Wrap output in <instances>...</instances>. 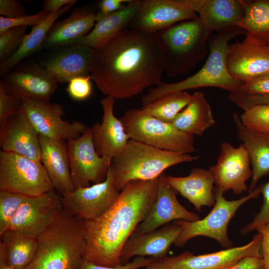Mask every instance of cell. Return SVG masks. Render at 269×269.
<instances>
[{
    "label": "cell",
    "instance_id": "obj_1",
    "mask_svg": "<svg viewBox=\"0 0 269 269\" xmlns=\"http://www.w3.org/2000/svg\"><path fill=\"white\" fill-rule=\"evenodd\" d=\"M164 67L156 33L128 28L92 48L90 75L98 89L115 99L130 98L162 81Z\"/></svg>",
    "mask_w": 269,
    "mask_h": 269
},
{
    "label": "cell",
    "instance_id": "obj_2",
    "mask_svg": "<svg viewBox=\"0 0 269 269\" xmlns=\"http://www.w3.org/2000/svg\"><path fill=\"white\" fill-rule=\"evenodd\" d=\"M158 181L159 177L129 182L105 213L83 221V260L104 266L122 265V250L154 203Z\"/></svg>",
    "mask_w": 269,
    "mask_h": 269
},
{
    "label": "cell",
    "instance_id": "obj_3",
    "mask_svg": "<svg viewBox=\"0 0 269 269\" xmlns=\"http://www.w3.org/2000/svg\"><path fill=\"white\" fill-rule=\"evenodd\" d=\"M244 34H246V32L239 26L216 32L209 41L208 56L198 72L179 82L171 83L161 82L156 87L149 89L147 93L142 97V105L151 102L171 92L203 87H216L230 93H237L243 83L229 73L226 57L229 41Z\"/></svg>",
    "mask_w": 269,
    "mask_h": 269
},
{
    "label": "cell",
    "instance_id": "obj_4",
    "mask_svg": "<svg viewBox=\"0 0 269 269\" xmlns=\"http://www.w3.org/2000/svg\"><path fill=\"white\" fill-rule=\"evenodd\" d=\"M36 238V253L24 269H80L83 220L62 208L53 223Z\"/></svg>",
    "mask_w": 269,
    "mask_h": 269
},
{
    "label": "cell",
    "instance_id": "obj_5",
    "mask_svg": "<svg viewBox=\"0 0 269 269\" xmlns=\"http://www.w3.org/2000/svg\"><path fill=\"white\" fill-rule=\"evenodd\" d=\"M211 33L199 17L156 32L166 74L177 77L194 68L209 53L207 43Z\"/></svg>",
    "mask_w": 269,
    "mask_h": 269
},
{
    "label": "cell",
    "instance_id": "obj_6",
    "mask_svg": "<svg viewBox=\"0 0 269 269\" xmlns=\"http://www.w3.org/2000/svg\"><path fill=\"white\" fill-rule=\"evenodd\" d=\"M198 159L190 154L165 150L130 139L112 160L116 173L115 187L121 191L131 181L153 180L170 167Z\"/></svg>",
    "mask_w": 269,
    "mask_h": 269
},
{
    "label": "cell",
    "instance_id": "obj_7",
    "mask_svg": "<svg viewBox=\"0 0 269 269\" xmlns=\"http://www.w3.org/2000/svg\"><path fill=\"white\" fill-rule=\"evenodd\" d=\"M130 139L168 151L190 154L195 151L194 136L159 120L142 109L127 110L120 118Z\"/></svg>",
    "mask_w": 269,
    "mask_h": 269
},
{
    "label": "cell",
    "instance_id": "obj_8",
    "mask_svg": "<svg viewBox=\"0 0 269 269\" xmlns=\"http://www.w3.org/2000/svg\"><path fill=\"white\" fill-rule=\"evenodd\" d=\"M215 203L211 211L202 219L193 222L178 220L181 233L174 245L183 247L188 241L197 236H204L216 240L226 249L232 247L228 234L229 224L238 210L245 203L258 198L261 194L258 188L239 199L228 200L223 193L214 191Z\"/></svg>",
    "mask_w": 269,
    "mask_h": 269
},
{
    "label": "cell",
    "instance_id": "obj_9",
    "mask_svg": "<svg viewBox=\"0 0 269 269\" xmlns=\"http://www.w3.org/2000/svg\"><path fill=\"white\" fill-rule=\"evenodd\" d=\"M40 161L0 151V190L36 196L54 190Z\"/></svg>",
    "mask_w": 269,
    "mask_h": 269
},
{
    "label": "cell",
    "instance_id": "obj_10",
    "mask_svg": "<svg viewBox=\"0 0 269 269\" xmlns=\"http://www.w3.org/2000/svg\"><path fill=\"white\" fill-rule=\"evenodd\" d=\"M116 173L111 164L105 179L88 187L60 194L63 209L83 221L95 219L116 201L120 191L115 187Z\"/></svg>",
    "mask_w": 269,
    "mask_h": 269
},
{
    "label": "cell",
    "instance_id": "obj_11",
    "mask_svg": "<svg viewBox=\"0 0 269 269\" xmlns=\"http://www.w3.org/2000/svg\"><path fill=\"white\" fill-rule=\"evenodd\" d=\"M203 0H142L130 28L156 33L182 21L198 18Z\"/></svg>",
    "mask_w": 269,
    "mask_h": 269
},
{
    "label": "cell",
    "instance_id": "obj_12",
    "mask_svg": "<svg viewBox=\"0 0 269 269\" xmlns=\"http://www.w3.org/2000/svg\"><path fill=\"white\" fill-rule=\"evenodd\" d=\"M69 163L74 188L104 181L112 163V158L101 156L93 142L91 128L67 141Z\"/></svg>",
    "mask_w": 269,
    "mask_h": 269
},
{
    "label": "cell",
    "instance_id": "obj_13",
    "mask_svg": "<svg viewBox=\"0 0 269 269\" xmlns=\"http://www.w3.org/2000/svg\"><path fill=\"white\" fill-rule=\"evenodd\" d=\"M20 112L26 116L39 134L50 139L68 140L75 138L87 127L81 122L64 121L63 106L50 101H21Z\"/></svg>",
    "mask_w": 269,
    "mask_h": 269
},
{
    "label": "cell",
    "instance_id": "obj_14",
    "mask_svg": "<svg viewBox=\"0 0 269 269\" xmlns=\"http://www.w3.org/2000/svg\"><path fill=\"white\" fill-rule=\"evenodd\" d=\"M220 148L216 163L209 168L216 189L223 193L232 190L234 195H240L248 190L246 182L253 175L248 152L242 143L236 147L225 141Z\"/></svg>",
    "mask_w": 269,
    "mask_h": 269
},
{
    "label": "cell",
    "instance_id": "obj_15",
    "mask_svg": "<svg viewBox=\"0 0 269 269\" xmlns=\"http://www.w3.org/2000/svg\"><path fill=\"white\" fill-rule=\"evenodd\" d=\"M2 77L6 92L21 101H50L57 88V83L35 62L15 67Z\"/></svg>",
    "mask_w": 269,
    "mask_h": 269
},
{
    "label": "cell",
    "instance_id": "obj_16",
    "mask_svg": "<svg viewBox=\"0 0 269 269\" xmlns=\"http://www.w3.org/2000/svg\"><path fill=\"white\" fill-rule=\"evenodd\" d=\"M62 208L61 195L55 189L28 196L12 219L9 229L36 238L53 223Z\"/></svg>",
    "mask_w": 269,
    "mask_h": 269
},
{
    "label": "cell",
    "instance_id": "obj_17",
    "mask_svg": "<svg viewBox=\"0 0 269 269\" xmlns=\"http://www.w3.org/2000/svg\"><path fill=\"white\" fill-rule=\"evenodd\" d=\"M226 63L233 78L250 82L269 72V46L246 34L243 41L229 44Z\"/></svg>",
    "mask_w": 269,
    "mask_h": 269
},
{
    "label": "cell",
    "instance_id": "obj_18",
    "mask_svg": "<svg viewBox=\"0 0 269 269\" xmlns=\"http://www.w3.org/2000/svg\"><path fill=\"white\" fill-rule=\"evenodd\" d=\"M261 243V234L258 233L249 243L242 246L198 255L185 251L167 256L164 261L171 269H227L245 257H262Z\"/></svg>",
    "mask_w": 269,
    "mask_h": 269
},
{
    "label": "cell",
    "instance_id": "obj_19",
    "mask_svg": "<svg viewBox=\"0 0 269 269\" xmlns=\"http://www.w3.org/2000/svg\"><path fill=\"white\" fill-rule=\"evenodd\" d=\"M176 191L168 184L164 173L159 176L156 199L148 214L134 232L146 233L172 221L193 222L200 219L196 214L186 209L178 201Z\"/></svg>",
    "mask_w": 269,
    "mask_h": 269
},
{
    "label": "cell",
    "instance_id": "obj_20",
    "mask_svg": "<svg viewBox=\"0 0 269 269\" xmlns=\"http://www.w3.org/2000/svg\"><path fill=\"white\" fill-rule=\"evenodd\" d=\"M181 230V226L174 221L150 232L139 234L134 232L122 250V265L136 257L149 256L155 260L164 259Z\"/></svg>",
    "mask_w": 269,
    "mask_h": 269
},
{
    "label": "cell",
    "instance_id": "obj_21",
    "mask_svg": "<svg viewBox=\"0 0 269 269\" xmlns=\"http://www.w3.org/2000/svg\"><path fill=\"white\" fill-rule=\"evenodd\" d=\"M0 146L2 151L41 161L39 134L21 112L0 125Z\"/></svg>",
    "mask_w": 269,
    "mask_h": 269
},
{
    "label": "cell",
    "instance_id": "obj_22",
    "mask_svg": "<svg viewBox=\"0 0 269 269\" xmlns=\"http://www.w3.org/2000/svg\"><path fill=\"white\" fill-rule=\"evenodd\" d=\"M115 100L109 96L101 100L102 121L101 123H95L91 128L93 142L98 154L112 159L122 151L130 139L121 120L114 115Z\"/></svg>",
    "mask_w": 269,
    "mask_h": 269
},
{
    "label": "cell",
    "instance_id": "obj_23",
    "mask_svg": "<svg viewBox=\"0 0 269 269\" xmlns=\"http://www.w3.org/2000/svg\"><path fill=\"white\" fill-rule=\"evenodd\" d=\"M56 49L41 66L57 83L90 75L92 48L74 44Z\"/></svg>",
    "mask_w": 269,
    "mask_h": 269
},
{
    "label": "cell",
    "instance_id": "obj_24",
    "mask_svg": "<svg viewBox=\"0 0 269 269\" xmlns=\"http://www.w3.org/2000/svg\"><path fill=\"white\" fill-rule=\"evenodd\" d=\"M96 23V12L87 7L75 8L66 18L55 21L47 33L43 46L56 49L77 43Z\"/></svg>",
    "mask_w": 269,
    "mask_h": 269
},
{
    "label": "cell",
    "instance_id": "obj_25",
    "mask_svg": "<svg viewBox=\"0 0 269 269\" xmlns=\"http://www.w3.org/2000/svg\"><path fill=\"white\" fill-rule=\"evenodd\" d=\"M41 162L55 190L59 194L73 191L69 163L67 144L64 140L53 139L39 134Z\"/></svg>",
    "mask_w": 269,
    "mask_h": 269
},
{
    "label": "cell",
    "instance_id": "obj_26",
    "mask_svg": "<svg viewBox=\"0 0 269 269\" xmlns=\"http://www.w3.org/2000/svg\"><path fill=\"white\" fill-rule=\"evenodd\" d=\"M168 184L192 203L198 211L215 203L213 175L210 170L194 168L186 176L166 175Z\"/></svg>",
    "mask_w": 269,
    "mask_h": 269
},
{
    "label": "cell",
    "instance_id": "obj_27",
    "mask_svg": "<svg viewBox=\"0 0 269 269\" xmlns=\"http://www.w3.org/2000/svg\"><path fill=\"white\" fill-rule=\"evenodd\" d=\"M233 119L237 131V137L241 140L249 156L253 175L249 193L257 188L259 180L269 173V134L252 131L242 122L237 113Z\"/></svg>",
    "mask_w": 269,
    "mask_h": 269
},
{
    "label": "cell",
    "instance_id": "obj_28",
    "mask_svg": "<svg viewBox=\"0 0 269 269\" xmlns=\"http://www.w3.org/2000/svg\"><path fill=\"white\" fill-rule=\"evenodd\" d=\"M140 0H130L119 10L96 21L91 31L77 43L93 49L101 47L129 28L140 6Z\"/></svg>",
    "mask_w": 269,
    "mask_h": 269
},
{
    "label": "cell",
    "instance_id": "obj_29",
    "mask_svg": "<svg viewBox=\"0 0 269 269\" xmlns=\"http://www.w3.org/2000/svg\"><path fill=\"white\" fill-rule=\"evenodd\" d=\"M197 14L208 30L218 32L239 26L244 9L241 0H203Z\"/></svg>",
    "mask_w": 269,
    "mask_h": 269
},
{
    "label": "cell",
    "instance_id": "obj_30",
    "mask_svg": "<svg viewBox=\"0 0 269 269\" xmlns=\"http://www.w3.org/2000/svg\"><path fill=\"white\" fill-rule=\"evenodd\" d=\"M215 123L209 103L202 92L197 91L171 124L181 132L194 136L202 135Z\"/></svg>",
    "mask_w": 269,
    "mask_h": 269
},
{
    "label": "cell",
    "instance_id": "obj_31",
    "mask_svg": "<svg viewBox=\"0 0 269 269\" xmlns=\"http://www.w3.org/2000/svg\"><path fill=\"white\" fill-rule=\"evenodd\" d=\"M74 4L69 3L57 12L50 13L44 20L33 27L27 34L19 48L9 58L0 62V75L3 76L27 57L37 52L44 43L46 36L57 19Z\"/></svg>",
    "mask_w": 269,
    "mask_h": 269
},
{
    "label": "cell",
    "instance_id": "obj_32",
    "mask_svg": "<svg viewBox=\"0 0 269 269\" xmlns=\"http://www.w3.org/2000/svg\"><path fill=\"white\" fill-rule=\"evenodd\" d=\"M0 238V248L4 251L8 263L16 269H24L35 256L37 238L12 229L7 230Z\"/></svg>",
    "mask_w": 269,
    "mask_h": 269
},
{
    "label": "cell",
    "instance_id": "obj_33",
    "mask_svg": "<svg viewBox=\"0 0 269 269\" xmlns=\"http://www.w3.org/2000/svg\"><path fill=\"white\" fill-rule=\"evenodd\" d=\"M244 16L239 26L261 43L269 45V0H241Z\"/></svg>",
    "mask_w": 269,
    "mask_h": 269
},
{
    "label": "cell",
    "instance_id": "obj_34",
    "mask_svg": "<svg viewBox=\"0 0 269 269\" xmlns=\"http://www.w3.org/2000/svg\"><path fill=\"white\" fill-rule=\"evenodd\" d=\"M191 95L186 91L171 92L151 102L142 105L141 109L159 120L172 123L187 105Z\"/></svg>",
    "mask_w": 269,
    "mask_h": 269
},
{
    "label": "cell",
    "instance_id": "obj_35",
    "mask_svg": "<svg viewBox=\"0 0 269 269\" xmlns=\"http://www.w3.org/2000/svg\"><path fill=\"white\" fill-rule=\"evenodd\" d=\"M28 197L0 190V237L9 229L12 219Z\"/></svg>",
    "mask_w": 269,
    "mask_h": 269
},
{
    "label": "cell",
    "instance_id": "obj_36",
    "mask_svg": "<svg viewBox=\"0 0 269 269\" xmlns=\"http://www.w3.org/2000/svg\"><path fill=\"white\" fill-rule=\"evenodd\" d=\"M242 123L250 130L269 134V104L253 106L240 116Z\"/></svg>",
    "mask_w": 269,
    "mask_h": 269
},
{
    "label": "cell",
    "instance_id": "obj_37",
    "mask_svg": "<svg viewBox=\"0 0 269 269\" xmlns=\"http://www.w3.org/2000/svg\"><path fill=\"white\" fill-rule=\"evenodd\" d=\"M27 26L11 27L0 33V60L9 58L21 45L26 35Z\"/></svg>",
    "mask_w": 269,
    "mask_h": 269
},
{
    "label": "cell",
    "instance_id": "obj_38",
    "mask_svg": "<svg viewBox=\"0 0 269 269\" xmlns=\"http://www.w3.org/2000/svg\"><path fill=\"white\" fill-rule=\"evenodd\" d=\"M263 196V204L259 212L255 215L252 221L243 227L242 235H246L258 227L269 224V181L258 187Z\"/></svg>",
    "mask_w": 269,
    "mask_h": 269
},
{
    "label": "cell",
    "instance_id": "obj_39",
    "mask_svg": "<svg viewBox=\"0 0 269 269\" xmlns=\"http://www.w3.org/2000/svg\"><path fill=\"white\" fill-rule=\"evenodd\" d=\"M50 14L42 9L36 14L9 18L0 16V33L16 26H35L44 20Z\"/></svg>",
    "mask_w": 269,
    "mask_h": 269
},
{
    "label": "cell",
    "instance_id": "obj_40",
    "mask_svg": "<svg viewBox=\"0 0 269 269\" xmlns=\"http://www.w3.org/2000/svg\"><path fill=\"white\" fill-rule=\"evenodd\" d=\"M90 75L81 76L71 79L67 87L69 96L74 100L83 101L88 99L93 91Z\"/></svg>",
    "mask_w": 269,
    "mask_h": 269
},
{
    "label": "cell",
    "instance_id": "obj_41",
    "mask_svg": "<svg viewBox=\"0 0 269 269\" xmlns=\"http://www.w3.org/2000/svg\"><path fill=\"white\" fill-rule=\"evenodd\" d=\"M21 101L9 95L0 82V125L20 112Z\"/></svg>",
    "mask_w": 269,
    "mask_h": 269
},
{
    "label": "cell",
    "instance_id": "obj_42",
    "mask_svg": "<svg viewBox=\"0 0 269 269\" xmlns=\"http://www.w3.org/2000/svg\"><path fill=\"white\" fill-rule=\"evenodd\" d=\"M229 100L244 111L260 105L269 104V95H246L230 93Z\"/></svg>",
    "mask_w": 269,
    "mask_h": 269
},
{
    "label": "cell",
    "instance_id": "obj_43",
    "mask_svg": "<svg viewBox=\"0 0 269 269\" xmlns=\"http://www.w3.org/2000/svg\"><path fill=\"white\" fill-rule=\"evenodd\" d=\"M154 259L143 257H135L131 262L116 267H108L97 265L83 259L80 269H138L145 267Z\"/></svg>",
    "mask_w": 269,
    "mask_h": 269
},
{
    "label": "cell",
    "instance_id": "obj_44",
    "mask_svg": "<svg viewBox=\"0 0 269 269\" xmlns=\"http://www.w3.org/2000/svg\"><path fill=\"white\" fill-rule=\"evenodd\" d=\"M237 93L246 95H269V72L250 82L243 84Z\"/></svg>",
    "mask_w": 269,
    "mask_h": 269
},
{
    "label": "cell",
    "instance_id": "obj_45",
    "mask_svg": "<svg viewBox=\"0 0 269 269\" xmlns=\"http://www.w3.org/2000/svg\"><path fill=\"white\" fill-rule=\"evenodd\" d=\"M0 14L9 18L26 15L23 5L16 0H0Z\"/></svg>",
    "mask_w": 269,
    "mask_h": 269
},
{
    "label": "cell",
    "instance_id": "obj_46",
    "mask_svg": "<svg viewBox=\"0 0 269 269\" xmlns=\"http://www.w3.org/2000/svg\"><path fill=\"white\" fill-rule=\"evenodd\" d=\"M130 0H101L97 2L96 21L99 19L114 13L125 6Z\"/></svg>",
    "mask_w": 269,
    "mask_h": 269
},
{
    "label": "cell",
    "instance_id": "obj_47",
    "mask_svg": "<svg viewBox=\"0 0 269 269\" xmlns=\"http://www.w3.org/2000/svg\"><path fill=\"white\" fill-rule=\"evenodd\" d=\"M227 269H265L262 257L249 256L242 258Z\"/></svg>",
    "mask_w": 269,
    "mask_h": 269
},
{
    "label": "cell",
    "instance_id": "obj_48",
    "mask_svg": "<svg viewBox=\"0 0 269 269\" xmlns=\"http://www.w3.org/2000/svg\"><path fill=\"white\" fill-rule=\"evenodd\" d=\"M256 230L262 236L261 254L265 269H269V224L260 226Z\"/></svg>",
    "mask_w": 269,
    "mask_h": 269
},
{
    "label": "cell",
    "instance_id": "obj_49",
    "mask_svg": "<svg viewBox=\"0 0 269 269\" xmlns=\"http://www.w3.org/2000/svg\"><path fill=\"white\" fill-rule=\"evenodd\" d=\"M75 0H46L42 4V9L49 14L57 12L65 5L69 3H75Z\"/></svg>",
    "mask_w": 269,
    "mask_h": 269
},
{
    "label": "cell",
    "instance_id": "obj_50",
    "mask_svg": "<svg viewBox=\"0 0 269 269\" xmlns=\"http://www.w3.org/2000/svg\"><path fill=\"white\" fill-rule=\"evenodd\" d=\"M144 269H171L165 263L164 259H154L151 263L146 266Z\"/></svg>",
    "mask_w": 269,
    "mask_h": 269
},
{
    "label": "cell",
    "instance_id": "obj_51",
    "mask_svg": "<svg viewBox=\"0 0 269 269\" xmlns=\"http://www.w3.org/2000/svg\"><path fill=\"white\" fill-rule=\"evenodd\" d=\"M0 269H16L8 263L4 251L0 248Z\"/></svg>",
    "mask_w": 269,
    "mask_h": 269
},
{
    "label": "cell",
    "instance_id": "obj_52",
    "mask_svg": "<svg viewBox=\"0 0 269 269\" xmlns=\"http://www.w3.org/2000/svg\"><path fill=\"white\" fill-rule=\"evenodd\" d=\"M268 46H269V45H268Z\"/></svg>",
    "mask_w": 269,
    "mask_h": 269
}]
</instances>
